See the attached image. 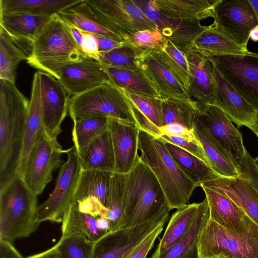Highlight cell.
<instances>
[{
    "instance_id": "1",
    "label": "cell",
    "mask_w": 258,
    "mask_h": 258,
    "mask_svg": "<svg viewBox=\"0 0 258 258\" xmlns=\"http://www.w3.org/2000/svg\"><path fill=\"white\" fill-rule=\"evenodd\" d=\"M30 100L0 79V190L19 175Z\"/></svg>"
},
{
    "instance_id": "2",
    "label": "cell",
    "mask_w": 258,
    "mask_h": 258,
    "mask_svg": "<svg viewBox=\"0 0 258 258\" xmlns=\"http://www.w3.org/2000/svg\"><path fill=\"white\" fill-rule=\"evenodd\" d=\"M170 211L159 183L139 155L126 174L124 208L118 229L146 222Z\"/></svg>"
},
{
    "instance_id": "3",
    "label": "cell",
    "mask_w": 258,
    "mask_h": 258,
    "mask_svg": "<svg viewBox=\"0 0 258 258\" xmlns=\"http://www.w3.org/2000/svg\"><path fill=\"white\" fill-rule=\"evenodd\" d=\"M138 150L142 160L159 183L170 210L188 205L197 186L184 174L160 139L140 130Z\"/></svg>"
},
{
    "instance_id": "4",
    "label": "cell",
    "mask_w": 258,
    "mask_h": 258,
    "mask_svg": "<svg viewBox=\"0 0 258 258\" xmlns=\"http://www.w3.org/2000/svg\"><path fill=\"white\" fill-rule=\"evenodd\" d=\"M59 14L52 16L33 41L27 62L58 80L64 67L86 57Z\"/></svg>"
},
{
    "instance_id": "5",
    "label": "cell",
    "mask_w": 258,
    "mask_h": 258,
    "mask_svg": "<svg viewBox=\"0 0 258 258\" xmlns=\"http://www.w3.org/2000/svg\"><path fill=\"white\" fill-rule=\"evenodd\" d=\"M37 195L20 175L0 190V239L13 242L38 228Z\"/></svg>"
},
{
    "instance_id": "6",
    "label": "cell",
    "mask_w": 258,
    "mask_h": 258,
    "mask_svg": "<svg viewBox=\"0 0 258 258\" xmlns=\"http://www.w3.org/2000/svg\"><path fill=\"white\" fill-rule=\"evenodd\" d=\"M199 258H258V225L246 214L235 230L208 219L197 242Z\"/></svg>"
},
{
    "instance_id": "7",
    "label": "cell",
    "mask_w": 258,
    "mask_h": 258,
    "mask_svg": "<svg viewBox=\"0 0 258 258\" xmlns=\"http://www.w3.org/2000/svg\"><path fill=\"white\" fill-rule=\"evenodd\" d=\"M69 114L73 121L92 116L112 117L136 123L128 98L113 82L71 97Z\"/></svg>"
},
{
    "instance_id": "8",
    "label": "cell",
    "mask_w": 258,
    "mask_h": 258,
    "mask_svg": "<svg viewBox=\"0 0 258 258\" xmlns=\"http://www.w3.org/2000/svg\"><path fill=\"white\" fill-rule=\"evenodd\" d=\"M66 162L59 171L53 190L48 198L38 207V222L60 223L66 211L74 201L82 171L75 148L66 151Z\"/></svg>"
},
{
    "instance_id": "9",
    "label": "cell",
    "mask_w": 258,
    "mask_h": 258,
    "mask_svg": "<svg viewBox=\"0 0 258 258\" xmlns=\"http://www.w3.org/2000/svg\"><path fill=\"white\" fill-rule=\"evenodd\" d=\"M66 152L57 141L43 128L32 148L21 176L28 187L37 196L52 179V173L60 165Z\"/></svg>"
},
{
    "instance_id": "10",
    "label": "cell",
    "mask_w": 258,
    "mask_h": 258,
    "mask_svg": "<svg viewBox=\"0 0 258 258\" xmlns=\"http://www.w3.org/2000/svg\"><path fill=\"white\" fill-rule=\"evenodd\" d=\"M169 217V212H166L146 222L105 233L94 243L91 258H127Z\"/></svg>"
},
{
    "instance_id": "11",
    "label": "cell",
    "mask_w": 258,
    "mask_h": 258,
    "mask_svg": "<svg viewBox=\"0 0 258 258\" xmlns=\"http://www.w3.org/2000/svg\"><path fill=\"white\" fill-rule=\"evenodd\" d=\"M208 57L226 80L258 112V54Z\"/></svg>"
},
{
    "instance_id": "12",
    "label": "cell",
    "mask_w": 258,
    "mask_h": 258,
    "mask_svg": "<svg viewBox=\"0 0 258 258\" xmlns=\"http://www.w3.org/2000/svg\"><path fill=\"white\" fill-rule=\"evenodd\" d=\"M107 28L123 37L139 31L157 29L133 0H86Z\"/></svg>"
},
{
    "instance_id": "13",
    "label": "cell",
    "mask_w": 258,
    "mask_h": 258,
    "mask_svg": "<svg viewBox=\"0 0 258 258\" xmlns=\"http://www.w3.org/2000/svg\"><path fill=\"white\" fill-rule=\"evenodd\" d=\"M214 23L224 33L247 48L251 30L258 25L248 0H220L214 8Z\"/></svg>"
},
{
    "instance_id": "14",
    "label": "cell",
    "mask_w": 258,
    "mask_h": 258,
    "mask_svg": "<svg viewBox=\"0 0 258 258\" xmlns=\"http://www.w3.org/2000/svg\"><path fill=\"white\" fill-rule=\"evenodd\" d=\"M199 106L196 120L239 166L246 149L242 136L227 115L214 104Z\"/></svg>"
},
{
    "instance_id": "15",
    "label": "cell",
    "mask_w": 258,
    "mask_h": 258,
    "mask_svg": "<svg viewBox=\"0 0 258 258\" xmlns=\"http://www.w3.org/2000/svg\"><path fill=\"white\" fill-rule=\"evenodd\" d=\"M43 126L49 137L57 139L69 112L70 96L51 75L39 72Z\"/></svg>"
},
{
    "instance_id": "16",
    "label": "cell",
    "mask_w": 258,
    "mask_h": 258,
    "mask_svg": "<svg viewBox=\"0 0 258 258\" xmlns=\"http://www.w3.org/2000/svg\"><path fill=\"white\" fill-rule=\"evenodd\" d=\"M57 80L72 97L112 82L101 62L88 56L62 68Z\"/></svg>"
},
{
    "instance_id": "17",
    "label": "cell",
    "mask_w": 258,
    "mask_h": 258,
    "mask_svg": "<svg viewBox=\"0 0 258 258\" xmlns=\"http://www.w3.org/2000/svg\"><path fill=\"white\" fill-rule=\"evenodd\" d=\"M138 66L160 100L170 97L188 99L184 88L163 60L158 47L144 50L139 57Z\"/></svg>"
},
{
    "instance_id": "18",
    "label": "cell",
    "mask_w": 258,
    "mask_h": 258,
    "mask_svg": "<svg viewBox=\"0 0 258 258\" xmlns=\"http://www.w3.org/2000/svg\"><path fill=\"white\" fill-rule=\"evenodd\" d=\"M214 78L215 87L214 105L238 126L244 125L251 130L257 120L258 112L238 93L214 65Z\"/></svg>"
},
{
    "instance_id": "19",
    "label": "cell",
    "mask_w": 258,
    "mask_h": 258,
    "mask_svg": "<svg viewBox=\"0 0 258 258\" xmlns=\"http://www.w3.org/2000/svg\"><path fill=\"white\" fill-rule=\"evenodd\" d=\"M115 157L114 172L126 174L133 168L139 156L140 129L136 124L108 117Z\"/></svg>"
},
{
    "instance_id": "20",
    "label": "cell",
    "mask_w": 258,
    "mask_h": 258,
    "mask_svg": "<svg viewBox=\"0 0 258 258\" xmlns=\"http://www.w3.org/2000/svg\"><path fill=\"white\" fill-rule=\"evenodd\" d=\"M190 71L186 91L188 99L198 105L215 104L214 64L201 53L191 50L184 53Z\"/></svg>"
},
{
    "instance_id": "21",
    "label": "cell",
    "mask_w": 258,
    "mask_h": 258,
    "mask_svg": "<svg viewBox=\"0 0 258 258\" xmlns=\"http://www.w3.org/2000/svg\"><path fill=\"white\" fill-rule=\"evenodd\" d=\"M201 185L229 198L258 225V191L242 173L233 178L221 177Z\"/></svg>"
},
{
    "instance_id": "22",
    "label": "cell",
    "mask_w": 258,
    "mask_h": 258,
    "mask_svg": "<svg viewBox=\"0 0 258 258\" xmlns=\"http://www.w3.org/2000/svg\"><path fill=\"white\" fill-rule=\"evenodd\" d=\"M191 50L207 56L255 54L234 40L214 23L207 26L197 37Z\"/></svg>"
},
{
    "instance_id": "23",
    "label": "cell",
    "mask_w": 258,
    "mask_h": 258,
    "mask_svg": "<svg viewBox=\"0 0 258 258\" xmlns=\"http://www.w3.org/2000/svg\"><path fill=\"white\" fill-rule=\"evenodd\" d=\"M154 23L163 37L184 53L191 50L197 37L207 28L200 21L176 19L160 12Z\"/></svg>"
},
{
    "instance_id": "24",
    "label": "cell",
    "mask_w": 258,
    "mask_h": 258,
    "mask_svg": "<svg viewBox=\"0 0 258 258\" xmlns=\"http://www.w3.org/2000/svg\"><path fill=\"white\" fill-rule=\"evenodd\" d=\"M220 0H155L148 4L163 15L176 19L200 21L214 17Z\"/></svg>"
},
{
    "instance_id": "25",
    "label": "cell",
    "mask_w": 258,
    "mask_h": 258,
    "mask_svg": "<svg viewBox=\"0 0 258 258\" xmlns=\"http://www.w3.org/2000/svg\"><path fill=\"white\" fill-rule=\"evenodd\" d=\"M77 153L82 170L114 172V153L108 128Z\"/></svg>"
},
{
    "instance_id": "26",
    "label": "cell",
    "mask_w": 258,
    "mask_h": 258,
    "mask_svg": "<svg viewBox=\"0 0 258 258\" xmlns=\"http://www.w3.org/2000/svg\"><path fill=\"white\" fill-rule=\"evenodd\" d=\"M43 128L40 75L39 71H38L35 72L33 76L29 108L19 166V175H22L29 154L36 142L40 132Z\"/></svg>"
},
{
    "instance_id": "27",
    "label": "cell",
    "mask_w": 258,
    "mask_h": 258,
    "mask_svg": "<svg viewBox=\"0 0 258 258\" xmlns=\"http://www.w3.org/2000/svg\"><path fill=\"white\" fill-rule=\"evenodd\" d=\"M122 90L129 99L139 129L159 138L161 135L160 128L162 126L160 99Z\"/></svg>"
},
{
    "instance_id": "28",
    "label": "cell",
    "mask_w": 258,
    "mask_h": 258,
    "mask_svg": "<svg viewBox=\"0 0 258 258\" xmlns=\"http://www.w3.org/2000/svg\"><path fill=\"white\" fill-rule=\"evenodd\" d=\"M51 17L0 14V26L24 51V43L31 50L33 41Z\"/></svg>"
},
{
    "instance_id": "29",
    "label": "cell",
    "mask_w": 258,
    "mask_h": 258,
    "mask_svg": "<svg viewBox=\"0 0 258 258\" xmlns=\"http://www.w3.org/2000/svg\"><path fill=\"white\" fill-rule=\"evenodd\" d=\"M82 1L0 0V14L52 17Z\"/></svg>"
},
{
    "instance_id": "30",
    "label": "cell",
    "mask_w": 258,
    "mask_h": 258,
    "mask_svg": "<svg viewBox=\"0 0 258 258\" xmlns=\"http://www.w3.org/2000/svg\"><path fill=\"white\" fill-rule=\"evenodd\" d=\"M194 131L203 148L209 165L215 172L224 177L233 178L241 174L237 165L197 120Z\"/></svg>"
},
{
    "instance_id": "31",
    "label": "cell",
    "mask_w": 258,
    "mask_h": 258,
    "mask_svg": "<svg viewBox=\"0 0 258 258\" xmlns=\"http://www.w3.org/2000/svg\"><path fill=\"white\" fill-rule=\"evenodd\" d=\"M201 186L208 201L209 219L228 229L239 228L245 214L244 211L228 197L205 186Z\"/></svg>"
},
{
    "instance_id": "32",
    "label": "cell",
    "mask_w": 258,
    "mask_h": 258,
    "mask_svg": "<svg viewBox=\"0 0 258 258\" xmlns=\"http://www.w3.org/2000/svg\"><path fill=\"white\" fill-rule=\"evenodd\" d=\"M209 219V208L205 198L199 203L192 225L186 235L174 245L151 258H199L197 242L200 233Z\"/></svg>"
},
{
    "instance_id": "33",
    "label": "cell",
    "mask_w": 258,
    "mask_h": 258,
    "mask_svg": "<svg viewBox=\"0 0 258 258\" xmlns=\"http://www.w3.org/2000/svg\"><path fill=\"white\" fill-rule=\"evenodd\" d=\"M164 143L179 168L197 186L221 177L209 164L188 152L170 143Z\"/></svg>"
},
{
    "instance_id": "34",
    "label": "cell",
    "mask_w": 258,
    "mask_h": 258,
    "mask_svg": "<svg viewBox=\"0 0 258 258\" xmlns=\"http://www.w3.org/2000/svg\"><path fill=\"white\" fill-rule=\"evenodd\" d=\"M199 204V203L189 204L177 209L172 215L153 253L160 254L166 251L186 235L194 221Z\"/></svg>"
},
{
    "instance_id": "35",
    "label": "cell",
    "mask_w": 258,
    "mask_h": 258,
    "mask_svg": "<svg viewBox=\"0 0 258 258\" xmlns=\"http://www.w3.org/2000/svg\"><path fill=\"white\" fill-rule=\"evenodd\" d=\"M61 222L62 237L80 236L94 243L105 234L98 229L96 217L81 212L75 201L66 211Z\"/></svg>"
},
{
    "instance_id": "36",
    "label": "cell",
    "mask_w": 258,
    "mask_h": 258,
    "mask_svg": "<svg viewBox=\"0 0 258 258\" xmlns=\"http://www.w3.org/2000/svg\"><path fill=\"white\" fill-rule=\"evenodd\" d=\"M114 172L95 169L82 170L74 201L96 198L105 207Z\"/></svg>"
},
{
    "instance_id": "37",
    "label": "cell",
    "mask_w": 258,
    "mask_h": 258,
    "mask_svg": "<svg viewBox=\"0 0 258 258\" xmlns=\"http://www.w3.org/2000/svg\"><path fill=\"white\" fill-rule=\"evenodd\" d=\"M162 126L180 124L193 130L199 106L188 99L170 97L160 100Z\"/></svg>"
},
{
    "instance_id": "38",
    "label": "cell",
    "mask_w": 258,
    "mask_h": 258,
    "mask_svg": "<svg viewBox=\"0 0 258 258\" xmlns=\"http://www.w3.org/2000/svg\"><path fill=\"white\" fill-rule=\"evenodd\" d=\"M103 66L111 81L119 88L160 99L150 81L140 69L130 70Z\"/></svg>"
},
{
    "instance_id": "39",
    "label": "cell",
    "mask_w": 258,
    "mask_h": 258,
    "mask_svg": "<svg viewBox=\"0 0 258 258\" xmlns=\"http://www.w3.org/2000/svg\"><path fill=\"white\" fill-rule=\"evenodd\" d=\"M28 54L0 26V79L15 83L19 63Z\"/></svg>"
},
{
    "instance_id": "40",
    "label": "cell",
    "mask_w": 258,
    "mask_h": 258,
    "mask_svg": "<svg viewBox=\"0 0 258 258\" xmlns=\"http://www.w3.org/2000/svg\"><path fill=\"white\" fill-rule=\"evenodd\" d=\"M158 48L163 60L186 92L190 75L185 53L165 37Z\"/></svg>"
},
{
    "instance_id": "41",
    "label": "cell",
    "mask_w": 258,
    "mask_h": 258,
    "mask_svg": "<svg viewBox=\"0 0 258 258\" xmlns=\"http://www.w3.org/2000/svg\"><path fill=\"white\" fill-rule=\"evenodd\" d=\"M108 126V117H107L92 116L74 121L72 139L76 151L107 130Z\"/></svg>"
},
{
    "instance_id": "42",
    "label": "cell",
    "mask_w": 258,
    "mask_h": 258,
    "mask_svg": "<svg viewBox=\"0 0 258 258\" xmlns=\"http://www.w3.org/2000/svg\"><path fill=\"white\" fill-rule=\"evenodd\" d=\"M125 180L126 174L113 172L105 205L108 210L107 219L110 222V231L118 229L123 213Z\"/></svg>"
},
{
    "instance_id": "43",
    "label": "cell",
    "mask_w": 258,
    "mask_h": 258,
    "mask_svg": "<svg viewBox=\"0 0 258 258\" xmlns=\"http://www.w3.org/2000/svg\"><path fill=\"white\" fill-rule=\"evenodd\" d=\"M143 51L126 42L119 47L100 54L99 60L105 66L138 70L139 57Z\"/></svg>"
},
{
    "instance_id": "44",
    "label": "cell",
    "mask_w": 258,
    "mask_h": 258,
    "mask_svg": "<svg viewBox=\"0 0 258 258\" xmlns=\"http://www.w3.org/2000/svg\"><path fill=\"white\" fill-rule=\"evenodd\" d=\"M94 243L80 236L61 237L55 244L60 258H91Z\"/></svg>"
},
{
    "instance_id": "45",
    "label": "cell",
    "mask_w": 258,
    "mask_h": 258,
    "mask_svg": "<svg viewBox=\"0 0 258 258\" xmlns=\"http://www.w3.org/2000/svg\"><path fill=\"white\" fill-rule=\"evenodd\" d=\"M164 37L157 29L153 30H144L130 34L126 38V42L134 46L145 50L159 47Z\"/></svg>"
},
{
    "instance_id": "46",
    "label": "cell",
    "mask_w": 258,
    "mask_h": 258,
    "mask_svg": "<svg viewBox=\"0 0 258 258\" xmlns=\"http://www.w3.org/2000/svg\"><path fill=\"white\" fill-rule=\"evenodd\" d=\"M158 138L164 142L170 143L181 148L209 164L203 148L197 139L189 140L165 134H161Z\"/></svg>"
},
{
    "instance_id": "47",
    "label": "cell",
    "mask_w": 258,
    "mask_h": 258,
    "mask_svg": "<svg viewBox=\"0 0 258 258\" xmlns=\"http://www.w3.org/2000/svg\"><path fill=\"white\" fill-rule=\"evenodd\" d=\"M77 202L81 212L96 218L100 217L107 218V209L96 198L90 197Z\"/></svg>"
},
{
    "instance_id": "48",
    "label": "cell",
    "mask_w": 258,
    "mask_h": 258,
    "mask_svg": "<svg viewBox=\"0 0 258 258\" xmlns=\"http://www.w3.org/2000/svg\"><path fill=\"white\" fill-rule=\"evenodd\" d=\"M238 167L242 175L258 191V168L246 149Z\"/></svg>"
},
{
    "instance_id": "49",
    "label": "cell",
    "mask_w": 258,
    "mask_h": 258,
    "mask_svg": "<svg viewBox=\"0 0 258 258\" xmlns=\"http://www.w3.org/2000/svg\"><path fill=\"white\" fill-rule=\"evenodd\" d=\"M164 225L159 226L148 235L127 258H146L149 252L153 248L156 238L163 230Z\"/></svg>"
},
{
    "instance_id": "50",
    "label": "cell",
    "mask_w": 258,
    "mask_h": 258,
    "mask_svg": "<svg viewBox=\"0 0 258 258\" xmlns=\"http://www.w3.org/2000/svg\"><path fill=\"white\" fill-rule=\"evenodd\" d=\"M81 48L86 56L99 60L98 44L95 35L83 31V39Z\"/></svg>"
},
{
    "instance_id": "51",
    "label": "cell",
    "mask_w": 258,
    "mask_h": 258,
    "mask_svg": "<svg viewBox=\"0 0 258 258\" xmlns=\"http://www.w3.org/2000/svg\"><path fill=\"white\" fill-rule=\"evenodd\" d=\"M160 131L161 134L176 136L189 140L197 139L194 130H190L179 124L172 123L162 126L160 128Z\"/></svg>"
},
{
    "instance_id": "52",
    "label": "cell",
    "mask_w": 258,
    "mask_h": 258,
    "mask_svg": "<svg viewBox=\"0 0 258 258\" xmlns=\"http://www.w3.org/2000/svg\"><path fill=\"white\" fill-rule=\"evenodd\" d=\"M95 36L98 42L99 54L107 52L116 47H119L126 42L117 41L103 36L96 35Z\"/></svg>"
},
{
    "instance_id": "53",
    "label": "cell",
    "mask_w": 258,
    "mask_h": 258,
    "mask_svg": "<svg viewBox=\"0 0 258 258\" xmlns=\"http://www.w3.org/2000/svg\"><path fill=\"white\" fill-rule=\"evenodd\" d=\"M0 258H23L9 241L0 239Z\"/></svg>"
},
{
    "instance_id": "54",
    "label": "cell",
    "mask_w": 258,
    "mask_h": 258,
    "mask_svg": "<svg viewBox=\"0 0 258 258\" xmlns=\"http://www.w3.org/2000/svg\"><path fill=\"white\" fill-rule=\"evenodd\" d=\"M64 21L66 22L67 27L73 38H74L75 41L81 49V47L83 39V31L81 30L73 24L68 22L65 20Z\"/></svg>"
},
{
    "instance_id": "55",
    "label": "cell",
    "mask_w": 258,
    "mask_h": 258,
    "mask_svg": "<svg viewBox=\"0 0 258 258\" xmlns=\"http://www.w3.org/2000/svg\"><path fill=\"white\" fill-rule=\"evenodd\" d=\"M26 258H60V257L59 252L55 245L45 251Z\"/></svg>"
},
{
    "instance_id": "56",
    "label": "cell",
    "mask_w": 258,
    "mask_h": 258,
    "mask_svg": "<svg viewBox=\"0 0 258 258\" xmlns=\"http://www.w3.org/2000/svg\"><path fill=\"white\" fill-rule=\"evenodd\" d=\"M96 223L98 229L103 232L106 233L110 230V221L103 217H96Z\"/></svg>"
},
{
    "instance_id": "57",
    "label": "cell",
    "mask_w": 258,
    "mask_h": 258,
    "mask_svg": "<svg viewBox=\"0 0 258 258\" xmlns=\"http://www.w3.org/2000/svg\"><path fill=\"white\" fill-rule=\"evenodd\" d=\"M250 38L253 41H258V25L255 26L250 31Z\"/></svg>"
},
{
    "instance_id": "58",
    "label": "cell",
    "mask_w": 258,
    "mask_h": 258,
    "mask_svg": "<svg viewBox=\"0 0 258 258\" xmlns=\"http://www.w3.org/2000/svg\"><path fill=\"white\" fill-rule=\"evenodd\" d=\"M248 1L255 11L258 20V1Z\"/></svg>"
},
{
    "instance_id": "59",
    "label": "cell",
    "mask_w": 258,
    "mask_h": 258,
    "mask_svg": "<svg viewBox=\"0 0 258 258\" xmlns=\"http://www.w3.org/2000/svg\"><path fill=\"white\" fill-rule=\"evenodd\" d=\"M258 138V118L255 125L251 130Z\"/></svg>"
},
{
    "instance_id": "60",
    "label": "cell",
    "mask_w": 258,
    "mask_h": 258,
    "mask_svg": "<svg viewBox=\"0 0 258 258\" xmlns=\"http://www.w3.org/2000/svg\"><path fill=\"white\" fill-rule=\"evenodd\" d=\"M254 162H255L256 165L257 166V167L258 168V156L256 158L254 159Z\"/></svg>"
}]
</instances>
